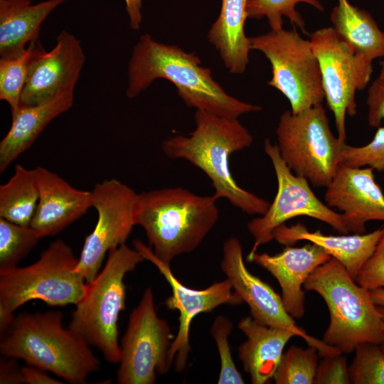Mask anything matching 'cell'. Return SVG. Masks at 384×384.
Wrapping results in <instances>:
<instances>
[{
  "label": "cell",
  "mask_w": 384,
  "mask_h": 384,
  "mask_svg": "<svg viewBox=\"0 0 384 384\" xmlns=\"http://www.w3.org/2000/svg\"><path fill=\"white\" fill-rule=\"evenodd\" d=\"M129 98L139 95L154 80L172 82L185 105L196 110L229 119L261 110V107L241 101L228 94L212 76L210 68L201 65L199 57L176 45L155 41L145 33L134 46L128 64Z\"/></svg>",
  "instance_id": "cell-1"
},
{
  "label": "cell",
  "mask_w": 384,
  "mask_h": 384,
  "mask_svg": "<svg viewBox=\"0 0 384 384\" xmlns=\"http://www.w3.org/2000/svg\"><path fill=\"white\" fill-rule=\"evenodd\" d=\"M195 129L187 136L174 135L162 142L166 156L183 159L208 177L217 199L225 198L235 208L250 215H263L270 203L239 186L233 178L229 158L253 142L252 135L238 119L220 117L196 110Z\"/></svg>",
  "instance_id": "cell-2"
},
{
  "label": "cell",
  "mask_w": 384,
  "mask_h": 384,
  "mask_svg": "<svg viewBox=\"0 0 384 384\" xmlns=\"http://www.w3.org/2000/svg\"><path fill=\"white\" fill-rule=\"evenodd\" d=\"M217 200L182 187L144 191L138 193L136 225L144 229L154 255L170 264L195 250L214 228L219 219Z\"/></svg>",
  "instance_id": "cell-3"
},
{
  "label": "cell",
  "mask_w": 384,
  "mask_h": 384,
  "mask_svg": "<svg viewBox=\"0 0 384 384\" xmlns=\"http://www.w3.org/2000/svg\"><path fill=\"white\" fill-rule=\"evenodd\" d=\"M63 313H23L1 334L0 353L21 359L73 384H84L100 361L90 346L63 326Z\"/></svg>",
  "instance_id": "cell-4"
},
{
  "label": "cell",
  "mask_w": 384,
  "mask_h": 384,
  "mask_svg": "<svg viewBox=\"0 0 384 384\" xmlns=\"http://www.w3.org/2000/svg\"><path fill=\"white\" fill-rule=\"evenodd\" d=\"M303 288L318 293L326 304L330 321L324 343L349 354L360 343L382 342L384 324L370 290L358 284L339 261L331 257L319 266Z\"/></svg>",
  "instance_id": "cell-5"
},
{
  "label": "cell",
  "mask_w": 384,
  "mask_h": 384,
  "mask_svg": "<svg viewBox=\"0 0 384 384\" xmlns=\"http://www.w3.org/2000/svg\"><path fill=\"white\" fill-rule=\"evenodd\" d=\"M144 260L139 251L126 243L110 250L105 265L87 283L84 296L72 312L68 329L112 363L121 360L118 320L125 307L124 279Z\"/></svg>",
  "instance_id": "cell-6"
},
{
  "label": "cell",
  "mask_w": 384,
  "mask_h": 384,
  "mask_svg": "<svg viewBox=\"0 0 384 384\" xmlns=\"http://www.w3.org/2000/svg\"><path fill=\"white\" fill-rule=\"evenodd\" d=\"M76 258L63 240L52 242L34 263L0 270V331L3 334L14 321V311L34 299L50 306L78 304L87 282L75 268Z\"/></svg>",
  "instance_id": "cell-7"
},
{
  "label": "cell",
  "mask_w": 384,
  "mask_h": 384,
  "mask_svg": "<svg viewBox=\"0 0 384 384\" xmlns=\"http://www.w3.org/2000/svg\"><path fill=\"white\" fill-rule=\"evenodd\" d=\"M276 135L281 157L292 172L315 187L329 185L340 164L343 143L332 133L322 103L298 114L284 112Z\"/></svg>",
  "instance_id": "cell-8"
},
{
  "label": "cell",
  "mask_w": 384,
  "mask_h": 384,
  "mask_svg": "<svg viewBox=\"0 0 384 384\" xmlns=\"http://www.w3.org/2000/svg\"><path fill=\"white\" fill-rule=\"evenodd\" d=\"M250 40L252 49L262 52L271 64L272 76L267 85L287 98L292 114L322 103L321 70L310 41L302 38L296 28L271 30Z\"/></svg>",
  "instance_id": "cell-9"
},
{
  "label": "cell",
  "mask_w": 384,
  "mask_h": 384,
  "mask_svg": "<svg viewBox=\"0 0 384 384\" xmlns=\"http://www.w3.org/2000/svg\"><path fill=\"white\" fill-rule=\"evenodd\" d=\"M264 151L273 166L277 191L267 211L247 223V230L255 240L247 255L274 240L276 228L298 216L324 222L341 234L357 233L354 223L349 218L323 203L311 189L306 178L293 174L281 157L277 144L265 139Z\"/></svg>",
  "instance_id": "cell-10"
},
{
  "label": "cell",
  "mask_w": 384,
  "mask_h": 384,
  "mask_svg": "<svg viewBox=\"0 0 384 384\" xmlns=\"http://www.w3.org/2000/svg\"><path fill=\"white\" fill-rule=\"evenodd\" d=\"M166 320L157 314L152 289L147 287L129 314L119 343L121 360L117 373L119 384H153L156 373L171 367L169 351L174 340Z\"/></svg>",
  "instance_id": "cell-11"
},
{
  "label": "cell",
  "mask_w": 384,
  "mask_h": 384,
  "mask_svg": "<svg viewBox=\"0 0 384 384\" xmlns=\"http://www.w3.org/2000/svg\"><path fill=\"white\" fill-rule=\"evenodd\" d=\"M310 42L319 63L325 99L334 116L338 139L344 143L346 117L357 112L356 91L368 84L372 61L358 54L333 27L314 31Z\"/></svg>",
  "instance_id": "cell-12"
},
{
  "label": "cell",
  "mask_w": 384,
  "mask_h": 384,
  "mask_svg": "<svg viewBox=\"0 0 384 384\" xmlns=\"http://www.w3.org/2000/svg\"><path fill=\"white\" fill-rule=\"evenodd\" d=\"M92 194L97 220L93 230L85 238L75 268L87 283L100 272L106 254L124 244L129 237L136 225L138 199V193L115 178L96 183Z\"/></svg>",
  "instance_id": "cell-13"
},
{
  "label": "cell",
  "mask_w": 384,
  "mask_h": 384,
  "mask_svg": "<svg viewBox=\"0 0 384 384\" xmlns=\"http://www.w3.org/2000/svg\"><path fill=\"white\" fill-rule=\"evenodd\" d=\"M220 269L230 282L235 294L247 304L251 316L256 321L292 331L309 346L316 348L322 358L342 354L297 325L294 319L287 311L282 297L248 270L243 260L242 245L237 238L231 237L224 242Z\"/></svg>",
  "instance_id": "cell-14"
},
{
  "label": "cell",
  "mask_w": 384,
  "mask_h": 384,
  "mask_svg": "<svg viewBox=\"0 0 384 384\" xmlns=\"http://www.w3.org/2000/svg\"><path fill=\"white\" fill-rule=\"evenodd\" d=\"M134 247L145 260L154 264L171 289V295L166 298L164 304L168 309L177 310L179 316L178 331L169 351V362L171 366H174L176 371L182 372L186 368L191 351L189 337L193 319L201 313L210 312L221 305H238L242 302L235 294L227 278L203 289L189 288L176 277L170 264L154 255L150 247L139 240L134 241Z\"/></svg>",
  "instance_id": "cell-15"
},
{
  "label": "cell",
  "mask_w": 384,
  "mask_h": 384,
  "mask_svg": "<svg viewBox=\"0 0 384 384\" xmlns=\"http://www.w3.org/2000/svg\"><path fill=\"white\" fill-rule=\"evenodd\" d=\"M56 41L49 52L39 46L29 66L21 106L39 105L60 95L73 94L85 59L83 49L80 40L66 31Z\"/></svg>",
  "instance_id": "cell-16"
},
{
  "label": "cell",
  "mask_w": 384,
  "mask_h": 384,
  "mask_svg": "<svg viewBox=\"0 0 384 384\" xmlns=\"http://www.w3.org/2000/svg\"><path fill=\"white\" fill-rule=\"evenodd\" d=\"M373 171L368 166L340 164L326 187V204L349 218L358 234L365 233L368 221H384V193L375 181Z\"/></svg>",
  "instance_id": "cell-17"
},
{
  "label": "cell",
  "mask_w": 384,
  "mask_h": 384,
  "mask_svg": "<svg viewBox=\"0 0 384 384\" xmlns=\"http://www.w3.org/2000/svg\"><path fill=\"white\" fill-rule=\"evenodd\" d=\"M331 258L323 248L310 242L299 247L286 246L276 255L255 252L247 256L248 262L260 265L277 279L284 307L296 319H302L305 312L304 282L319 266Z\"/></svg>",
  "instance_id": "cell-18"
},
{
  "label": "cell",
  "mask_w": 384,
  "mask_h": 384,
  "mask_svg": "<svg viewBox=\"0 0 384 384\" xmlns=\"http://www.w3.org/2000/svg\"><path fill=\"white\" fill-rule=\"evenodd\" d=\"M39 198L30 226L42 238L53 236L92 207V191L77 189L44 167L36 168Z\"/></svg>",
  "instance_id": "cell-19"
},
{
  "label": "cell",
  "mask_w": 384,
  "mask_h": 384,
  "mask_svg": "<svg viewBox=\"0 0 384 384\" xmlns=\"http://www.w3.org/2000/svg\"><path fill=\"white\" fill-rule=\"evenodd\" d=\"M383 230L382 227L366 234L331 235L322 233L320 230L309 231L302 223H297L290 226L280 225L274 230L273 238L285 246H292L301 240L319 245L339 261L355 279L373 254Z\"/></svg>",
  "instance_id": "cell-20"
},
{
  "label": "cell",
  "mask_w": 384,
  "mask_h": 384,
  "mask_svg": "<svg viewBox=\"0 0 384 384\" xmlns=\"http://www.w3.org/2000/svg\"><path fill=\"white\" fill-rule=\"evenodd\" d=\"M238 328L246 340L238 348L239 359L253 384H265L273 378L283 350L294 333L283 328L258 322L251 316L243 317Z\"/></svg>",
  "instance_id": "cell-21"
},
{
  "label": "cell",
  "mask_w": 384,
  "mask_h": 384,
  "mask_svg": "<svg viewBox=\"0 0 384 384\" xmlns=\"http://www.w3.org/2000/svg\"><path fill=\"white\" fill-rule=\"evenodd\" d=\"M73 103V94H63L45 104L21 106L11 114V127L0 142V172L28 149L46 126Z\"/></svg>",
  "instance_id": "cell-22"
},
{
  "label": "cell",
  "mask_w": 384,
  "mask_h": 384,
  "mask_svg": "<svg viewBox=\"0 0 384 384\" xmlns=\"http://www.w3.org/2000/svg\"><path fill=\"white\" fill-rule=\"evenodd\" d=\"M66 0H48L33 4L31 0H0V55L20 54L26 45L38 40L41 23Z\"/></svg>",
  "instance_id": "cell-23"
},
{
  "label": "cell",
  "mask_w": 384,
  "mask_h": 384,
  "mask_svg": "<svg viewBox=\"0 0 384 384\" xmlns=\"http://www.w3.org/2000/svg\"><path fill=\"white\" fill-rule=\"evenodd\" d=\"M248 0H222L218 17L210 28L207 38L218 51L228 71L242 74L249 63L251 48L245 33Z\"/></svg>",
  "instance_id": "cell-24"
},
{
  "label": "cell",
  "mask_w": 384,
  "mask_h": 384,
  "mask_svg": "<svg viewBox=\"0 0 384 384\" xmlns=\"http://www.w3.org/2000/svg\"><path fill=\"white\" fill-rule=\"evenodd\" d=\"M330 18L338 35L358 54L372 62L384 56V31L368 12L338 0Z\"/></svg>",
  "instance_id": "cell-25"
},
{
  "label": "cell",
  "mask_w": 384,
  "mask_h": 384,
  "mask_svg": "<svg viewBox=\"0 0 384 384\" xmlns=\"http://www.w3.org/2000/svg\"><path fill=\"white\" fill-rule=\"evenodd\" d=\"M39 198L36 169L15 166L13 176L0 186V218L30 226Z\"/></svg>",
  "instance_id": "cell-26"
},
{
  "label": "cell",
  "mask_w": 384,
  "mask_h": 384,
  "mask_svg": "<svg viewBox=\"0 0 384 384\" xmlns=\"http://www.w3.org/2000/svg\"><path fill=\"white\" fill-rule=\"evenodd\" d=\"M40 45L38 40L32 41L20 54L0 59V99L9 104L11 114L21 106L29 66Z\"/></svg>",
  "instance_id": "cell-27"
},
{
  "label": "cell",
  "mask_w": 384,
  "mask_h": 384,
  "mask_svg": "<svg viewBox=\"0 0 384 384\" xmlns=\"http://www.w3.org/2000/svg\"><path fill=\"white\" fill-rule=\"evenodd\" d=\"M318 350L292 346L283 353L273 379L276 384L314 383L319 364Z\"/></svg>",
  "instance_id": "cell-28"
},
{
  "label": "cell",
  "mask_w": 384,
  "mask_h": 384,
  "mask_svg": "<svg viewBox=\"0 0 384 384\" xmlns=\"http://www.w3.org/2000/svg\"><path fill=\"white\" fill-rule=\"evenodd\" d=\"M41 238L32 227L0 218V270L17 267Z\"/></svg>",
  "instance_id": "cell-29"
},
{
  "label": "cell",
  "mask_w": 384,
  "mask_h": 384,
  "mask_svg": "<svg viewBox=\"0 0 384 384\" xmlns=\"http://www.w3.org/2000/svg\"><path fill=\"white\" fill-rule=\"evenodd\" d=\"M309 4L318 10L324 8L318 0H248L246 10L247 17L260 19L266 17L272 31L282 28V16L289 19L293 26H298L302 32L307 33L304 28V21L300 14L296 10L297 4Z\"/></svg>",
  "instance_id": "cell-30"
},
{
  "label": "cell",
  "mask_w": 384,
  "mask_h": 384,
  "mask_svg": "<svg viewBox=\"0 0 384 384\" xmlns=\"http://www.w3.org/2000/svg\"><path fill=\"white\" fill-rule=\"evenodd\" d=\"M349 366L353 384H384V351L380 345L366 342L358 344Z\"/></svg>",
  "instance_id": "cell-31"
},
{
  "label": "cell",
  "mask_w": 384,
  "mask_h": 384,
  "mask_svg": "<svg viewBox=\"0 0 384 384\" xmlns=\"http://www.w3.org/2000/svg\"><path fill=\"white\" fill-rule=\"evenodd\" d=\"M233 324L226 316H217L210 329L220 357V373L218 384H243L245 383L240 373L238 370L233 359L228 337L232 331Z\"/></svg>",
  "instance_id": "cell-32"
},
{
  "label": "cell",
  "mask_w": 384,
  "mask_h": 384,
  "mask_svg": "<svg viewBox=\"0 0 384 384\" xmlns=\"http://www.w3.org/2000/svg\"><path fill=\"white\" fill-rule=\"evenodd\" d=\"M340 164L353 167L368 166L378 171H384V127H378L372 140L361 146L343 143Z\"/></svg>",
  "instance_id": "cell-33"
},
{
  "label": "cell",
  "mask_w": 384,
  "mask_h": 384,
  "mask_svg": "<svg viewBox=\"0 0 384 384\" xmlns=\"http://www.w3.org/2000/svg\"><path fill=\"white\" fill-rule=\"evenodd\" d=\"M355 280L369 290L384 287V230L373 254L363 265Z\"/></svg>",
  "instance_id": "cell-34"
},
{
  "label": "cell",
  "mask_w": 384,
  "mask_h": 384,
  "mask_svg": "<svg viewBox=\"0 0 384 384\" xmlns=\"http://www.w3.org/2000/svg\"><path fill=\"white\" fill-rule=\"evenodd\" d=\"M314 383H351L346 358L341 354L323 357L317 366Z\"/></svg>",
  "instance_id": "cell-35"
},
{
  "label": "cell",
  "mask_w": 384,
  "mask_h": 384,
  "mask_svg": "<svg viewBox=\"0 0 384 384\" xmlns=\"http://www.w3.org/2000/svg\"><path fill=\"white\" fill-rule=\"evenodd\" d=\"M368 123L378 128L384 119V83L376 79L368 90Z\"/></svg>",
  "instance_id": "cell-36"
},
{
  "label": "cell",
  "mask_w": 384,
  "mask_h": 384,
  "mask_svg": "<svg viewBox=\"0 0 384 384\" xmlns=\"http://www.w3.org/2000/svg\"><path fill=\"white\" fill-rule=\"evenodd\" d=\"M16 359H1L0 361V383L19 384L23 383L21 368H19Z\"/></svg>",
  "instance_id": "cell-37"
},
{
  "label": "cell",
  "mask_w": 384,
  "mask_h": 384,
  "mask_svg": "<svg viewBox=\"0 0 384 384\" xmlns=\"http://www.w3.org/2000/svg\"><path fill=\"white\" fill-rule=\"evenodd\" d=\"M23 383L28 384H59L62 382L53 378L45 370L36 366H30L21 368Z\"/></svg>",
  "instance_id": "cell-38"
},
{
  "label": "cell",
  "mask_w": 384,
  "mask_h": 384,
  "mask_svg": "<svg viewBox=\"0 0 384 384\" xmlns=\"http://www.w3.org/2000/svg\"><path fill=\"white\" fill-rule=\"evenodd\" d=\"M126 9L129 18L130 26L134 30H139L142 21V0H124Z\"/></svg>",
  "instance_id": "cell-39"
},
{
  "label": "cell",
  "mask_w": 384,
  "mask_h": 384,
  "mask_svg": "<svg viewBox=\"0 0 384 384\" xmlns=\"http://www.w3.org/2000/svg\"><path fill=\"white\" fill-rule=\"evenodd\" d=\"M371 299L378 306L384 307V288L380 287L370 290Z\"/></svg>",
  "instance_id": "cell-40"
},
{
  "label": "cell",
  "mask_w": 384,
  "mask_h": 384,
  "mask_svg": "<svg viewBox=\"0 0 384 384\" xmlns=\"http://www.w3.org/2000/svg\"><path fill=\"white\" fill-rule=\"evenodd\" d=\"M383 58V60L381 63V68H380V73L377 79L384 83V56Z\"/></svg>",
  "instance_id": "cell-41"
},
{
  "label": "cell",
  "mask_w": 384,
  "mask_h": 384,
  "mask_svg": "<svg viewBox=\"0 0 384 384\" xmlns=\"http://www.w3.org/2000/svg\"><path fill=\"white\" fill-rule=\"evenodd\" d=\"M378 310H379V311H380V313L381 314L382 319H383V324H384V307L383 306H378ZM379 345H380V348H382V350L384 351V338H383L382 342Z\"/></svg>",
  "instance_id": "cell-42"
}]
</instances>
